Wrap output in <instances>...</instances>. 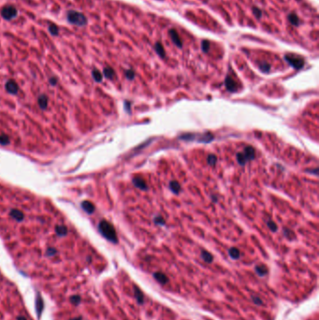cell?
I'll use <instances>...</instances> for the list:
<instances>
[{
    "label": "cell",
    "instance_id": "obj_25",
    "mask_svg": "<svg viewBox=\"0 0 319 320\" xmlns=\"http://www.w3.org/2000/svg\"><path fill=\"white\" fill-rule=\"evenodd\" d=\"M210 46H211L210 41H208V40H203V41H202L201 48H202V51H203L204 52H209Z\"/></svg>",
    "mask_w": 319,
    "mask_h": 320
},
{
    "label": "cell",
    "instance_id": "obj_21",
    "mask_svg": "<svg viewBox=\"0 0 319 320\" xmlns=\"http://www.w3.org/2000/svg\"><path fill=\"white\" fill-rule=\"evenodd\" d=\"M135 294H136V298H137V299H138V302H139L140 303H143V294H142V292H141L138 287H135Z\"/></svg>",
    "mask_w": 319,
    "mask_h": 320
},
{
    "label": "cell",
    "instance_id": "obj_33",
    "mask_svg": "<svg viewBox=\"0 0 319 320\" xmlns=\"http://www.w3.org/2000/svg\"><path fill=\"white\" fill-rule=\"evenodd\" d=\"M212 199H213V201H214V202H217V197H216V196H213V195H212Z\"/></svg>",
    "mask_w": 319,
    "mask_h": 320
},
{
    "label": "cell",
    "instance_id": "obj_23",
    "mask_svg": "<svg viewBox=\"0 0 319 320\" xmlns=\"http://www.w3.org/2000/svg\"><path fill=\"white\" fill-rule=\"evenodd\" d=\"M259 68H260V70L262 72L267 73V72H269L271 70V65L268 64V63H261L259 65Z\"/></svg>",
    "mask_w": 319,
    "mask_h": 320
},
{
    "label": "cell",
    "instance_id": "obj_35",
    "mask_svg": "<svg viewBox=\"0 0 319 320\" xmlns=\"http://www.w3.org/2000/svg\"><path fill=\"white\" fill-rule=\"evenodd\" d=\"M72 320H82L81 318H75V319H72Z\"/></svg>",
    "mask_w": 319,
    "mask_h": 320
},
{
    "label": "cell",
    "instance_id": "obj_1",
    "mask_svg": "<svg viewBox=\"0 0 319 320\" xmlns=\"http://www.w3.org/2000/svg\"><path fill=\"white\" fill-rule=\"evenodd\" d=\"M67 20L69 24L76 26H85L87 25V17L77 10H68L67 13Z\"/></svg>",
    "mask_w": 319,
    "mask_h": 320
},
{
    "label": "cell",
    "instance_id": "obj_26",
    "mask_svg": "<svg viewBox=\"0 0 319 320\" xmlns=\"http://www.w3.org/2000/svg\"><path fill=\"white\" fill-rule=\"evenodd\" d=\"M154 222L156 224V225H159V226H164L165 225V220L164 218L161 216V215H157L154 218Z\"/></svg>",
    "mask_w": 319,
    "mask_h": 320
},
{
    "label": "cell",
    "instance_id": "obj_18",
    "mask_svg": "<svg viewBox=\"0 0 319 320\" xmlns=\"http://www.w3.org/2000/svg\"><path fill=\"white\" fill-rule=\"evenodd\" d=\"M288 20H289L290 24H291V25H295V26H297V25H299V19H298V17L297 16V14H295V13H291V14H289V16H288Z\"/></svg>",
    "mask_w": 319,
    "mask_h": 320
},
{
    "label": "cell",
    "instance_id": "obj_6",
    "mask_svg": "<svg viewBox=\"0 0 319 320\" xmlns=\"http://www.w3.org/2000/svg\"><path fill=\"white\" fill-rule=\"evenodd\" d=\"M168 34H170V37L171 40L173 41V43L178 46L179 48H182L183 47V42H182V40L180 39V37L177 33V31L175 29H171L170 32H168Z\"/></svg>",
    "mask_w": 319,
    "mask_h": 320
},
{
    "label": "cell",
    "instance_id": "obj_34",
    "mask_svg": "<svg viewBox=\"0 0 319 320\" xmlns=\"http://www.w3.org/2000/svg\"><path fill=\"white\" fill-rule=\"evenodd\" d=\"M18 320H26L24 316H19L18 317Z\"/></svg>",
    "mask_w": 319,
    "mask_h": 320
},
{
    "label": "cell",
    "instance_id": "obj_19",
    "mask_svg": "<svg viewBox=\"0 0 319 320\" xmlns=\"http://www.w3.org/2000/svg\"><path fill=\"white\" fill-rule=\"evenodd\" d=\"M237 161L241 166H244L247 163V159L244 156V155H243V153H238L237 154Z\"/></svg>",
    "mask_w": 319,
    "mask_h": 320
},
{
    "label": "cell",
    "instance_id": "obj_27",
    "mask_svg": "<svg viewBox=\"0 0 319 320\" xmlns=\"http://www.w3.org/2000/svg\"><path fill=\"white\" fill-rule=\"evenodd\" d=\"M125 77L128 80H133L135 78V72L132 69H128L125 71Z\"/></svg>",
    "mask_w": 319,
    "mask_h": 320
},
{
    "label": "cell",
    "instance_id": "obj_20",
    "mask_svg": "<svg viewBox=\"0 0 319 320\" xmlns=\"http://www.w3.org/2000/svg\"><path fill=\"white\" fill-rule=\"evenodd\" d=\"M93 77L97 82H101L102 81V74L98 69H94L93 70Z\"/></svg>",
    "mask_w": 319,
    "mask_h": 320
},
{
    "label": "cell",
    "instance_id": "obj_7",
    "mask_svg": "<svg viewBox=\"0 0 319 320\" xmlns=\"http://www.w3.org/2000/svg\"><path fill=\"white\" fill-rule=\"evenodd\" d=\"M132 183H133V184H134L136 187L140 188V189H141V190H147V189H148V186H147L145 181H144L142 178H140V177H135V178H133Z\"/></svg>",
    "mask_w": 319,
    "mask_h": 320
},
{
    "label": "cell",
    "instance_id": "obj_31",
    "mask_svg": "<svg viewBox=\"0 0 319 320\" xmlns=\"http://www.w3.org/2000/svg\"><path fill=\"white\" fill-rule=\"evenodd\" d=\"M253 299V300H254V303H256V304H257V305H259V304H262V300L258 298V297H253L252 298Z\"/></svg>",
    "mask_w": 319,
    "mask_h": 320
},
{
    "label": "cell",
    "instance_id": "obj_17",
    "mask_svg": "<svg viewBox=\"0 0 319 320\" xmlns=\"http://www.w3.org/2000/svg\"><path fill=\"white\" fill-rule=\"evenodd\" d=\"M103 73L105 75V77L108 79H112L115 76V72L111 67H105L103 70Z\"/></svg>",
    "mask_w": 319,
    "mask_h": 320
},
{
    "label": "cell",
    "instance_id": "obj_4",
    "mask_svg": "<svg viewBox=\"0 0 319 320\" xmlns=\"http://www.w3.org/2000/svg\"><path fill=\"white\" fill-rule=\"evenodd\" d=\"M18 15L17 9L12 5H7L1 10V16L7 21H10L15 19Z\"/></svg>",
    "mask_w": 319,
    "mask_h": 320
},
{
    "label": "cell",
    "instance_id": "obj_15",
    "mask_svg": "<svg viewBox=\"0 0 319 320\" xmlns=\"http://www.w3.org/2000/svg\"><path fill=\"white\" fill-rule=\"evenodd\" d=\"M229 256L232 258V259H238L240 258V252L239 249L235 248V247H231L229 250Z\"/></svg>",
    "mask_w": 319,
    "mask_h": 320
},
{
    "label": "cell",
    "instance_id": "obj_8",
    "mask_svg": "<svg viewBox=\"0 0 319 320\" xmlns=\"http://www.w3.org/2000/svg\"><path fill=\"white\" fill-rule=\"evenodd\" d=\"M243 155L246 157L247 161L253 160L256 157V151L252 146H246L244 148V151H243Z\"/></svg>",
    "mask_w": 319,
    "mask_h": 320
},
{
    "label": "cell",
    "instance_id": "obj_29",
    "mask_svg": "<svg viewBox=\"0 0 319 320\" xmlns=\"http://www.w3.org/2000/svg\"><path fill=\"white\" fill-rule=\"evenodd\" d=\"M253 13L255 14V16H256L257 19L261 18V16H262V11H261V10H259L258 8H256V7L253 8Z\"/></svg>",
    "mask_w": 319,
    "mask_h": 320
},
{
    "label": "cell",
    "instance_id": "obj_9",
    "mask_svg": "<svg viewBox=\"0 0 319 320\" xmlns=\"http://www.w3.org/2000/svg\"><path fill=\"white\" fill-rule=\"evenodd\" d=\"M213 140V136L211 133H205L203 135H199V137H198L197 141L207 143V142H211Z\"/></svg>",
    "mask_w": 319,
    "mask_h": 320
},
{
    "label": "cell",
    "instance_id": "obj_13",
    "mask_svg": "<svg viewBox=\"0 0 319 320\" xmlns=\"http://www.w3.org/2000/svg\"><path fill=\"white\" fill-rule=\"evenodd\" d=\"M255 270H256V272L257 273V275H259L261 277L265 276L268 273V269L265 265H257Z\"/></svg>",
    "mask_w": 319,
    "mask_h": 320
},
{
    "label": "cell",
    "instance_id": "obj_3",
    "mask_svg": "<svg viewBox=\"0 0 319 320\" xmlns=\"http://www.w3.org/2000/svg\"><path fill=\"white\" fill-rule=\"evenodd\" d=\"M285 59L295 69H301L304 66V59L296 54H291V53L286 54Z\"/></svg>",
    "mask_w": 319,
    "mask_h": 320
},
{
    "label": "cell",
    "instance_id": "obj_5",
    "mask_svg": "<svg viewBox=\"0 0 319 320\" xmlns=\"http://www.w3.org/2000/svg\"><path fill=\"white\" fill-rule=\"evenodd\" d=\"M225 85H226V88L228 89V91L231 92V93H234L237 91V83L236 82L232 79L231 76H229V75H228L226 80H225Z\"/></svg>",
    "mask_w": 319,
    "mask_h": 320
},
{
    "label": "cell",
    "instance_id": "obj_10",
    "mask_svg": "<svg viewBox=\"0 0 319 320\" xmlns=\"http://www.w3.org/2000/svg\"><path fill=\"white\" fill-rule=\"evenodd\" d=\"M170 189L174 194H179L181 191V185L177 181H171L170 183Z\"/></svg>",
    "mask_w": 319,
    "mask_h": 320
},
{
    "label": "cell",
    "instance_id": "obj_14",
    "mask_svg": "<svg viewBox=\"0 0 319 320\" xmlns=\"http://www.w3.org/2000/svg\"><path fill=\"white\" fill-rule=\"evenodd\" d=\"M201 257H202V259H203L205 262H207V263H212L213 260V255H212L211 253L207 252V251H204V250L201 252Z\"/></svg>",
    "mask_w": 319,
    "mask_h": 320
},
{
    "label": "cell",
    "instance_id": "obj_32",
    "mask_svg": "<svg viewBox=\"0 0 319 320\" xmlns=\"http://www.w3.org/2000/svg\"><path fill=\"white\" fill-rule=\"evenodd\" d=\"M308 172H311V173H314V175H318V168H316L315 169H314V171H307Z\"/></svg>",
    "mask_w": 319,
    "mask_h": 320
},
{
    "label": "cell",
    "instance_id": "obj_28",
    "mask_svg": "<svg viewBox=\"0 0 319 320\" xmlns=\"http://www.w3.org/2000/svg\"><path fill=\"white\" fill-rule=\"evenodd\" d=\"M70 302L75 304V305H78L81 302V298L79 296H71L70 297Z\"/></svg>",
    "mask_w": 319,
    "mask_h": 320
},
{
    "label": "cell",
    "instance_id": "obj_2",
    "mask_svg": "<svg viewBox=\"0 0 319 320\" xmlns=\"http://www.w3.org/2000/svg\"><path fill=\"white\" fill-rule=\"evenodd\" d=\"M99 229H100V231L104 237H106L108 240L111 241L112 242H117L116 232H115L113 227H112L110 224H109L107 222H102L99 226Z\"/></svg>",
    "mask_w": 319,
    "mask_h": 320
},
{
    "label": "cell",
    "instance_id": "obj_24",
    "mask_svg": "<svg viewBox=\"0 0 319 320\" xmlns=\"http://www.w3.org/2000/svg\"><path fill=\"white\" fill-rule=\"evenodd\" d=\"M267 226H268V228H269L272 232H275V231H277V229H278L277 225H276L273 221H271V220L267 221Z\"/></svg>",
    "mask_w": 319,
    "mask_h": 320
},
{
    "label": "cell",
    "instance_id": "obj_12",
    "mask_svg": "<svg viewBox=\"0 0 319 320\" xmlns=\"http://www.w3.org/2000/svg\"><path fill=\"white\" fill-rule=\"evenodd\" d=\"M155 50L156 52V53L160 56V57L164 58L166 56V52H165V49L163 47V45L160 43V42H156V45H155Z\"/></svg>",
    "mask_w": 319,
    "mask_h": 320
},
{
    "label": "cell",
    "instance_id": "obj_11",
    "mask_svg": "<svg viewBox=\"0 0 319 320\" xmlns=\"http://www.w3.org/2000/svg\"><path fill=\"white\" fill-rule=\"evenodd\" d=\"M154 277L156 278V280L157 282H159L160 284H163V285L167 284V281H168L167 277L164 273H162V272H156V273H154Z\"/></svg>",
    "mask_w": 319,
    "mask_h": 320
},
{
    "label": "cell",
    "instance_id": "obj_30",
    "mask_svg": "<svg viewBox=\"0 0 319 320\" xmlns=\"http://www.w3.org/2000/svg\"><path fill=\"white\" fill-rule=\"evenodd\" d=\"M284 233H285V235L286 236V238H288V239H290V240H292V239L295 238L294 233H293L291 230H289V229H285V230H284Z\"/></svg>",
    "mask_w": 319,
    "mask_h": 320
},
{
    "label": "cell",
    "instance_id": "obj_16",
    "mask_svg": "<svg viewBox=\"0 0 319 320\" xmlns=\"http://www.w3.org/2000/svg\"><path fill=\"white\" fill-rule=\"evenodd\" d=\"M48 29H49V32L51 33L52 36H54V37H55V36H58V35H59V27H58L57 25L51 24V25H49Z\"/></svg>",
    "mask_w": 319,
    "mask_h": 320
},
{
    "label": "cell",
    "instance_id": "obj_22",
    "mask_svg": "<svg viewBox=\"0 0 319 320\" xmlns=\"http://www.w3.org/2000/svg\"><path fill=\"white\" fill-rule=\"evenodd\" d=\"M207 162L210 166H214L217 162V157L214 155H209L207 157Z\"/></svg>",
    "mask_w": 319,
    "mask_h": 320
}]
</instances>
